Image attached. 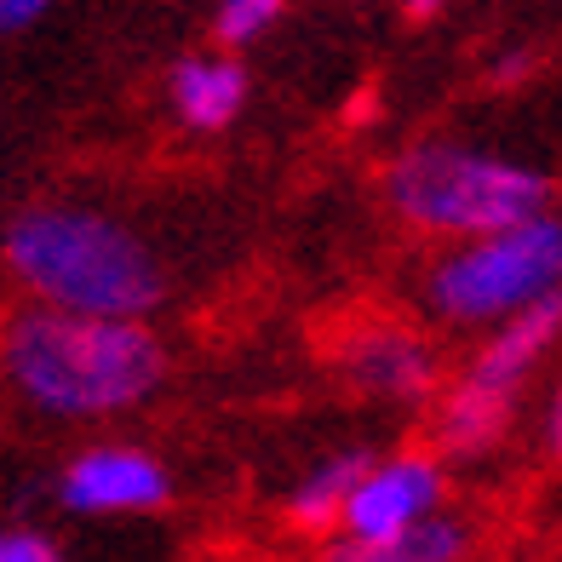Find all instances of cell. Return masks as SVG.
<instances>
[{
  "mask_svg": "<svg viewBox=\"0 0 562 562\" xmlns=\"http://www.w3.org/2000/svg\"><path fill=\"white\" fill-rule=\"evenodd\" d=\"M562 293V218H533L505 236L465 241L437 259L425 304L448 322H510Z\"/></svg>",
  "mask_w": 562,
  "mask_h": 562,
  "instance_id": "277c9868",
  "label": "cell"
},
{
  "mask_svg": "<svg viewBox=\"0 0 562 562\" xmlns=\"http://www.w3.org/2000/svg\"><path fill=\"white\" fill-rule=\"evenodd\" d=\"M161 459L138 448H92L64 471V505L87 517H121V510H156L167 499Z\"/></svg>",
  "mask_w": 562,
  "mask_h": 562,
  "instance_id": "8992f818",
  "label": "cell"
},
{
  "mask_svg": "<svg viewBox=\"0 0 562 562\" xmlns=\"http://www.w3.org/2000/svg\"><path fill=\"white\" fill-rule=\"evenodd\" d=\"M339 362L362 391L396 396V402H419L430 385H437V356H430V345L414 339L407 327H385V322L350 334Z\"/></svg>",
  "mask_w": 562,
  "mask_h": 562,
  "instance_id": "52a82bcc",
  "label": "cell"
},
{
  "mask_svg": "<svg viewBox=\"0 0 562 562\" xmlns=\"http://www.w3.org/2000/svg\"><path fill=\"white\" fill-rule=\"evenodd\" d=\"M442 505V471L430 453H396L356 482L345 505V540H396V533L419 528L437 517Z\"/></svg>",
  "mask_w": 562,
  "mask_h": 562,
  "instance_id": "5b68a950",
  "label": "cell"
},
{
  "mask_svg": "<svg viewBox=\"0 0 562 562\" xmlns=\"http://www.w3.org/2000/svg\"><path fill=\"white\" fill-rule=\"evenodd\" d=\"M7 270L41 299V311L144 322L167 299L156 252L126 224L92 207H30L7 224Z\"/></svg>",
  "mask_w": 562,
  "mask_h": 562,
  "instance_id": "6da1fadb",
  "label": "cell"
},
{
  "mask_svg": "<svg viewBox=\"0 0 562 562\" xmlns=\"http://www.w3.org/2000/svg\"><path fill=\"white\" fill-rule=\"evenodd\" d=\"M385 195L425 236L488 241L517 224L546 218L551 178L540 167L488 156V149L430 138V144H414L396 156V167L385 172Z\"/></svg>",
  "mask_w": 562,
  "mask_h": 562,
  "instance_id": "3957f363",
  "label": "cell"
},
{
  "mask_svg": "<svg viewBox=\"0 0 562 562\" xmlns=\"http://www.w3.org/2000/svg\"><path fill=\"white\" fill-rule=\"evenodd\" d=\"M247 104V69L229 53H195L178 58L172 69V110L184 126H201V133H218L241 115Z\"/></svg>",
  "mask_w": 562,
  "mask_h": 562,
  "instance_id": "9c48e42d",
  "label": "cell"
},
{
  "mask_svg": "<svg viewBox=\"0 0 562 562\" xmlns=\"http://www.w3.org/2000/svg\"><path fill=\"white\" fill-rule=\"evenodd\" d=\"M368 471H373V459H368V453H334V459H322V465L288 494V517H293V528L322 533V528L345 522V505H350L356 482H362Z\"/></svg>",
  "mask_w": 562,
  "mask_h": 562,
  "instance_id": "7c38bea8",
  "label": "cell"
},
{
  "mask_svg": "<svg viewBox=\"0 0 562 562\" xmlns=\"http://www.w3.org/2000/svg\"><path fill=\"white\" fill-rule=\"evenodd\" d=\"M276 18H281L276 0H224L218 18H213V35H218V46H247V41H259Z\"/></svg>",
  "mask_w": 562,
  "mask_h": 562,
  "instance_id": "4fadbf2b",
  "label": "cell"
},
{
  "mask_svg": "<svg viewBox=\"0 0 562 562\" xmlns=\"http://www.w3.org/2000/svg\"><path fill=\"white\" fill-rule=\"evenodd\" d=\"M0 362L35 407L64 419H104L138 407L167 373L161 339L144 322L69 311H23L0 339Z\"/></svg>",
  "mask_w": 562,
  "mask_h": 562,
  "instance_id": "7a4b0ae2",
  "label": "cell"
},
{
  "mask_svg": "<svg viewBox=\"0 0 562 562\" xmlns=\"http://www.w3.org/2000/svg\"><path fill=\"white\" fill-rule=\"evenodd\" d=\"M465 546H471L465 522L430 517L419 528L396 533V540H339L327 546V562H459Z\"/></svg>",
  "mask_w": 562,
  "mask_h": 562,
  "instance_id": "8fae6325",
  "label": "cell"
},
{
  "mask_svg": "<svg viewBox=\"0 0 562 562\" xmlns=\"http://www.w3.org/2000/svg\"><path fill=\"white\" fill-rule=\"evenodd\" d=\"M0 562H58V546L41 533H0Z\"/></svg>",
  "mask_w": 562,
  "mask_h": 562,
  "instance_id": "5bb4252c",
  "label": "cell"
},
{
  "mask_svg": "<svg viewBox=\"0 0 562 562\" xmlns=\"http://www.w3.org/2000/svg\"><path fill=\"white\" fill-rule=\"evenodd\" d=\"M551 448L562 453V391H557V402H551Z\"/></svg>",
  "mask_w": 562,
  "mask_h": 562,
  "instance_id": "2e32d148",
  "label": "cell"
},
{
  "mask_svg": "<svg viewBox=\"0 0 562 562\" xmlns=\"http://www.w3.org/2000/svg\"><path fill=\"white\" fill-rule=\"evenodd\" d=\"M557 334H562V293L546 299V304H533V311H522V316H510L499 334L476 350V362L465 373L476 379V385H488V391L517 396V385L533 373V362L551 350Z\"/></svg>",
  "mask_w": 562,
  "mask_h": 562,
  "instance_id": "ba28073f",
  "label": "cell"
},
{
  "mask_svg": "<svg viewBox=\"0 0 562 562\" xmlns=\"http://www.w3.org/2000/svg\"><path fill=\"white\" fill-rule=\"evenodd\" d=\"M46 12V0H0V30H30Z\"/></svg>",
  "mask_w": 562,
  "mask_h": 562,
  "instance_id": "9a60e30c",
  "label": "cell"
},
{
  "mask_svg": "<svg viewBox=\"0 0 562 562\" xmlns=\"http://www.w3.org/2000/svg\"><path fill=\"white\" fill-rule=\"evenodd\" d=\"M505 419H510V396L476 385V379L465 373L437 407V442L448 453H476V448H488L499 437Z\"/></svg>",
  "mask_w": 562,
  "mask_h": 562,
  "instance_id": "30bf717a",
  "label": "cell"
}]
</instances>
